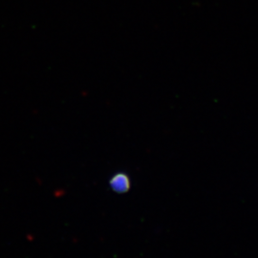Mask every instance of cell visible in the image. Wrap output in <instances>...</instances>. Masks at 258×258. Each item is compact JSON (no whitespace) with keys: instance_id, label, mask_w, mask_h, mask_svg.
I'll return each instance as SVG.
<instances>
[{"instance_id":"obj_1","label":"cell","mask_w":258,"mask_h":258,"mask_svg":"<svg viewBox=\"0 0 258 258\" xmlns=\"http://www.w3.org/2000/svg\"><path fill=\"white\" fill-rule=\"evenodd\" d=\"M109 185L111 189L116 194H126L131 187V181L125 172H117L111 177Z\"/></svg>"}]
</instances>
